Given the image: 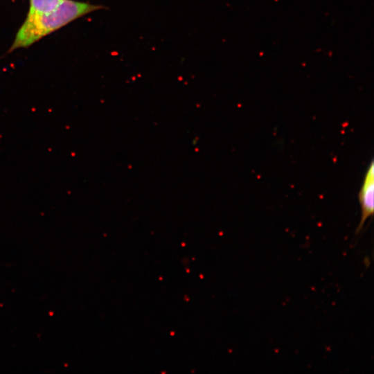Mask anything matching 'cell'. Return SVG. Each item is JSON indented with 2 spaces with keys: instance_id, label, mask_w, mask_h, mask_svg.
Returning <instances> with one entry per match:
<instances>
[{
  "instance_id": "3957f363",
  "label": "cell",
  "mask_w": 374,
  "mask_h": 374,
  "mask_svg": "<svg viewBox=\"0 0 374 374\" xmlns=\"http://www.w3.org/2000/svg\"><path fill=\"white\" fill-rule=\"evenodd\" d=\"M63 0H30V13L47 12L55 9Z\"/></svg>"
},
{
  "instance_id": "7a4b0ae2",
  "label": "cell",
  "mask_w": 374,
  "mask_h": 374,
  "mask_svg": "<svg viewBox=\"0 0 374 374\" xmlns=\"http://www.w3.org/2000/svg\"><path fill=\"white\" fill-rule=\"evenodd\" d=\"M361 206V219L356 229L360 232L366 222L374 213V163L372 159L365 174L362 185L358 194Z\"/></svg>"
},
{
  "instance_id": "6da1fadb",
  "label": "cell",
  "mask_w": 374,
  "mask_h": 374,
  "mask_svg": "<svg viewBox=\"0 0 374 374\" xmlns=\"http://www.w3.org/2000/svg\"><path fill=\"white\" fill-rule=\"evenodd\" d=\"M102 6L73 0H63L47 12H28L19 29L9 52L32 45L43 37Z\"/></svg>"
}]
</instances>
